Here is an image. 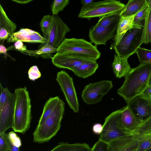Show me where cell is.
Here are the masks:
<instances>
[{"instance_id":"obj_1","label":"cell","mask_w":151,"mask_h":151,"mask_svg":"<svg viewBox=\"0 0 151 151\" xmlns=\"http://www.w3.org/2000/svg\"><path fill=\"white\" fill-rule=\"evenodd\" d=\"M151 73V64L143 63L131 68L125 76L122 86L118 90L117 94L127 103L140 95L148 86Z\"/></svg>"},{"instance_id":"obj_2","label":"cell","mask_w":151,"mask_h":151,"mask_svg":"<svg viewBox=\"0 0 151 151\" xmlns=\"http://www.w3.org/2000/svg\"><path fill=\"white\" fill-rule=\"evenodd\" d=\"M15 105L12 128L14 132L24 134L29 128L31 105L28 91L24 88L15 90Z\"/></svg>"},{"instance_id":"obj_3","label":"cell","mask_w":151,"mask_h":151,"mask_svg":"<svg viewBox=\"0 0 151 151\" xmlns=\"http://www.w3.org/2000/svg\"><path fill=\"white\" fill-rule=\"evenodd\" d=\"M65 111V103L61 99L51 114L41 125L37 126L33 133L34 142H47L55 136L60 130Z\"/></svg>"},{"instance_id":"obj_4","label":"cell","mask_w":151,"mask_h":151,"mask_svg":"<svg viewBox=\"0 0 151 151\" xmlns=\"http://www.w3.org/2000/svg\"><path fill=\"white\" fill-rule=\"evenodd\" d=\"M56 52L73 54L93 61H96L101 55L96 46L83 39L75 38H65Z\"/></svg>"},{"instance_id":"obj_5","label":"cell","mask_w":151,"mask_h":151,"mask_svg":"<svg viewBox=\"0 0 151 151\" xmlns=\"http://www.w3.org/2000/svg\"><path fill=\"white\" fill-rule=\"evenodd\" d=\"M125 5L120 1L106 0L93 2L88 5L83 6L78 17L88 20L92 18L101 17L113 14H120Z\"/></svg>"},{"instance_id":"obj_6","label":"cell","mask_w":151,"mask_h":151,"mask_svg":"<svg viewBox=\"0 0 151 151\" xmlns=\"http://www.w3.org/2000/svg\"><path fill=\"white\" fill-rule=\"evenodd\" d=\"M121 109L116 110L106 117L99 140L108 144L119 137L132 134L133 132L126 129L121 123Z\"/></svg>"},{"instance_id":"obj_7","label":"cell","mask_w":151,"mask_h":151,"mask_svg":"<svg viewBox=\"0 0 151 151\" xmlns=\"http://www.w3.org/2000/svg\"><path fill=\"white\" fill-rule=\"evenodd\" d=\"M143 28H134L129 30L117 44L112 43L111 48L119 57L128 58L136 53L137 49L141 45Z\"/></svg>"},{"instance_id":"obj_8","label":"cell","mask_w":151,"mask_h":151,"mask_svg":"<svg viewBox=\"0 0 151 151\" xmlns=\"http://www.w3.org/2000/svg\"><path fill=\"white\" fill-rule=\"evenodd\" d=\"M111 81L103 80L91 83L86 86L83 90L81 97L88 104H96L101 101L103 97L112 88Z\"/></svg>"},{"instance_id":"obj_9","label":"cell","mask_w":151,"mask_h":151,"mask_svg":"<svg viewBox=\"0 0 151 151\" xmlns=\"http://www.w3.org/2000/svg\"><path fill=\"white\" fill-rule=\"evenodd\" d=\"M56 80L70 107L74 112H78L79 104L73 78L65 71L62 70L57 73Z\"/></svg>"},{"instance_id":"obj_10","label":"cell","mask_w":151,"mask_h":151,"mask_svg":"<svg viewBox=\"0 0 151 151\" xmlns=\"http://www.w3.org/2000/svg\"><path fill=\"white\" fill-rule=\"evenodd\" d=\"M70 31L68 25L58 15H52L46 43L58 48L65 39L66 33Z\"/></svg>"},{"instance_id":"obj_11","label":"cell","mask_w":151,"mask_h":151,"mask_svg":"<svg viewBox=\"0 0 151 151\" xmlns=\"http://www.w3.org/2000/svg\"><path fill=\"white\" fill-rule=\"evenodd\" d=\"M119 21L108 27L95 24L91 28L88 35L91 42L93 43L96 46L101 45H106L107 41L116 37Z\"/></svg>"},{"instance_id":"obj_12","label":"cell","mask_w":151,"mask_h":151,"mask_svg":"<svg viewBox=\"0 0 151 151\" xmlns=\"http://www.w3.org/2000/svg\"><path fill=\"white\" fill-rule=\"evenodd\" d=\"M53 64L56 67L72 70L82 64L93 60L76 55L67 53H56L51 58Z\"/></svg>"},{"instance_id":"obj_13","label":"cell","mask_w":151,"mask_h":151,"mask_svg":"<svg viewBox=\"0 0 151 151\" xmlns=\"http://www.w3.org/2000/svg\"><path fill=\"white\" fill-rule=\"evenodd\" d=\"M15 99L14 93L10 92L6 102L0 107V134L5 133L7 130L12 127Z\"/></svg>"},{"instance_id":"obj_14","label":"cell","mask_w":151,"mask_h":151,"mask_svg":"<svg viewBox=\"0 0 151 151\" xmlns=\"http://www.w3.org/2000/svg\"><path fill=\"white\" fill-rule=\"evenodd\" d=\"M132 136L133 139L139 142L136 151H145L151 148V116L133 132Z\"/></svg>"},{"instance_id":"obj_15","label":"cell","mask_w":151,"mask_h":151,"mask_svg":"<svg viewBox=\"0 0 151 151\" xmlns=\"http://www.w3.org/2000/svg\"><path fill=\"white\" fill-rule=\"evenodd\" d=\"M127 106L134 115L142 121L151 116V102L141 95L127 103Z\"/></svg>"},{"instance_id":"obj_16","label":"cell","mask_w":151,"mask_h":151,"mask_svg":"<svg viewBox=\"0 0 151 151\" xmlns=\"http://www.w3.org/2000/svg\"><path fill=\"white\" fill-rule=\"evenodd\" d=\"M20 41L30 43H41L45 44L47 40L39 32L28 28H21L14 33L7 40L8 43Z\"/></svg>"},{"instance_id":"obj_17","label":"cell","mask_w":151,"mask_h":151,"mask_svg":"<svg viewBox=\"0 0 151 151\" xmlns=\"http://www.w3.org/2000/svg\"><path fill=\"white\" fill-rule=\"evenodd\" d=\"M17 24L8 17L0 4V42L8 39L15 32Z\"/></svg>"},{"instance_id":"obj_18","label":"cell","mask_w":151,"mask_h":151,"mask_svg":"<svg viewBox=\"0 0 151 151\" xmlns=\"http://www.w3.org/2000/svg\"><path fill=\"white\" fill-rule=\"evenodd\" d=\"M121 109L120 122L123 126L127 129L133 132L144 121L137 117L127 106Z\"/></svg>"},{"instance_id":"obj_19","label":"cell","mask_w":151,"mask_h":151,"mask_svg":"<svg viewBox=\"0 0 151 151\" xmlns=\"http://www.w3.org/2000/svg\"><path fill=\"white\" fill-rule=\"evenodd\" d=\"M128 58L121 57L116 54L114 55V58L112 66L116 76L121 78L125 76L131 68L129 64Z\"/></svg>"},{"instance_id":"obj_20","label":"cell","mask_w":151,"mask_h":151,"mask_svg":"<svg viewBox=\"0 0 151 151\" xmlns=\"http://www.w3.org/2000/svg\"><path fill=\"white\" fill-rule=\"evenodd\" d=\"M134 15L126 17H120L116 34L115 37L113 39L114 44H117L128 30L135 28L133 24Z\"/></svg>"},{"instance_id":"obj_21","label":"cell","mask_w":151,"mask_h":151,"mask_svg":"<svg viewBox=\"0 0 151 151\" xmlns=\"http://www.w3.org/2000/svg\"><path fill=\"white\" fill-rule=\"evenodd\" d=\"M98 67L96 61H90L82 64L72 71L78 77L85 78L93 74Z\"/></svg>"},{"instance_id":"obj_22","label":"cell","mask_w":151,"mask_h":151,"mask_svg":"<svg viewBox=\"0 0 151 151\" xmlns=\"http://www.w3.org/2000/svg\"><path fill=\"white\" fill-rule=\"evenodd\" d=\"M135 140L133 139L132 134L116 139L108 144V151H122Z\"/></svg>"},{"instance_id":"obj_23","label":"cell","mask_w":151,"mask_h":151,"mask_svg":"<svg viewBox=\"0 0 151 151\" xmlns=\"http://www.w3.org/2000/svg\"><path fill=\"white\" fill-rule=\"evenodd\" d=\"M91 148L86 143L70 144L60 142L50 151H91Z\"/></svg>"},{"instance_id":"obj_24","label":"cell","mask_w":151,"mask_h":151,"mask_svg":"<svg viewBox=\"0 0 151 151\" xmlns=\"http://www.w3.org/2000/svg\"><path fill=\"white\" fill-rule=\"evenodd\" d=\"M39 49L35 50H27L23 52L28 55L35 57L40 56L44 59H49L52 57V54L57 52V48L47 43L41 45Z\"/></svg>"},{"instance_id":"obj_25","label":"cell","mask_w":151,"mask_h":151,"mask_svg":"<svg viewBox=\"0 0 151 151\" xmlns=\"http://www.w3.org/2000/svg\"><path fill=\"white\" fill-rule=\"evenodd\" d=\"M146 2V0H129L119 14L120 16L126 17L135 14Z\"/></svg>"},{"instance_id":"obj_26","label":"cell","mask_w":151,"mask_h":151,"mask_svg":"<svg viewBox=\"0 0 151 151\" xmlns=\"http://www.w3.org/2000/svg\"><path fill=\"white\" fill-rule=\"evenodd\" d=\"M60 99L58 96L50 97L45 104L43 111L38 121L37 126L42 124L45 120L52 113Z\"/></svg>"},{"instance_id":"obj_27","label":"cell","mask_w":151,"mask_h":151,"mask_svg":"<svg viewBox=\"0 0 151 151\" xmlns=\"http://www.w3.org/2000/svg\"><path fill=\"white\" fill-rule=\"evenodd\" d=\"M151 42V9L148 5L143 28L141 41L143 43L148 44Z\"/></svg>"},{"instance_id":"obj_28","label":"cell","mask_w":151,"mask_h":151,"mask_svg":"<svg viewBox=\"0 0 151 151\" xmlns=\"http://www.w3.org/2000/svg\"><path fill=\"white\" fill-rule=\"evenodd\" d=\"M7 141L9 151H20L22 146L21 141L17 135L13 131L7 134Z\"/></svg>"},{"instance_id":"obj_29","label":"cell","mask_w":151,"mask_h":151,"mask_svg":"<svg viewBox=\"0 0 151 151\" xmlns=\"http://www.w3.org/2000/svg\"><path fill=\"white\" fill-rule=\"evenodd\" d=\"M148 6V5L146 1L143 6L135 14L133 24L135 28H142L143 27V23H144L143 21H145Z\"/></svg>"},{"instance_id":"obj_30","label":"cell","mask_w":151,"mask_h":151,"mask_svg":"<svg viewBox=\"0 0 151 151\" xmlns=\"http://www.w3.org/2000/svg\"><path fill=\"white\" fill-rule=\"evenodd\" d=\"M120 18L119 14H113L105 15L100 17L96 24L103 27L109 26L119 20Z\"/></svg>"},{"instance_id":"obj_31","label":"cell","mask_w":151,"mask_h":151,"mask_svg":"<svg viewBox=\"0 0 151 151\" xmlns=\"http://www.w3.org/2000/svg\"><path fill=\"white\" fill-rule=\"evenodd\" d=\"M140 63L151 64V50L139 47L136 52Z\"/></svg>"},{"instance_id":"obj_32","label":"cell","mask_w":151,"mask_h":151,"mask_svg":"<svg viewBox=\"0 0 151 151\" xmlns=\"http://www.w3.org/2000/svg\"><path fill=\"white\" fill-rule=\"evenodd\" d=\"M69 3V0H54L51 6L52 15H58V13L63 11Z\"/></svg>"},{"instance_id":"obj_33","label":"cell","mask_w":151,"mask_h":151,"mask_svg":"<svg viewBox=\"0 0 151 151\" xmlns=\"http://www.w3.org/2000/svg\"><path fill=\"white\" fill-rule=\"evenodd\" d=\"M51 21V16L50 14L47 15L43 17L40 23L41 30L43 33V37L46 39L48 33Z\"/></svg>"},{"instance_id":"obj_34","label":"cell","mask_w":151,"mask_h":151,"mask_svg":"<svg viewBox=\"0 0 151 151\" xmlns=\"http://www.w3.org/2000/svg\"><path fill=\"white\" fill-rule=\"evenodd\" d=\"M28 74L29 78L32 81H34L40 78L41 75L40 72L36 65H33L28 70Z\"/></svg>"},{"instance_id":"obj_35","label":"cell","mask_w":151,"mask_h":151,"mask_svg":"<svg viewBox=\"0 0 151 151\" xmlns=\"http://www.w3.org/2000/svg\"><path fill=\"white\" fill-rule=\"evenodd\" d=\"M1 94L0 97V107H2L6 102L10 91L7 88H4L0 83Z\"/></svg>"},{"instance_id":"obj_36","label":"cell","mask_w":151,"mask_h":151,"mask_svg":"<svg viewBox=\"0 0 151 151\" xmlns=\"http://www.w3.org/2000/svg\"><path fill=\"white\" fill-rule=\"evenodd\" d=\"M91 151H108V144L99 140L91 148Z\"/></svg>"},{"instance_id":"obj_37","label":"cell","mask_w":151,"mask_h":151,"mask_svg":"<svg viewBox=\"0 0 151 151\" xmlns=\"http://www.w3.org/2000/svg\"><path fill=\"white\" fill-rule=\"evenodd\" d=\"M5 133L0 134V151H9Z\"/></svg>"},{"instance_id":"obj_38","label":"cell","mask_w":151,"mask_h":151,"mask_svg":"<svg viewBox=\"0 0 151 151\" xmlns=\"http://www.w3.org/2000/svg\"><path fill=\"white\" fill-rule=\"evenodd\" d=\"M12 49H14L22 52L27 50L26 46L24 45L22 42L20 41L15 42L13 46L7 48V50Z\"/></svg>"},{"instance_id":"obj_39","label":"cell","mask_w":151,"mask_h":151,"mask_svg":"<svg viewBox=\"0 0 151 151\" xmlns=\"http://www.w3.org/2000/svg\"><path fill=\"white\" fill-rule=\"evenodd\" d=\"M141 95L151 102V86H148Z\"/></svg>"},{"instance_id":"obj_40","label":"cell","mask_w":151,"mask_h":151,"mask_svg":"<svg viewBox=\"0 0 151 151\" xmlns=\"http://www.w3.org/2000/svg\"><path fill=\"white\" fill-rule=\"evenodd\" d=\"M139 144V142L135 140L131 145L122 151H136Z\"/></svg>"},{"instance_id":"obj_41","label":"cell","mask_w":151,"mask_h":151,"mask_svg":"<svg viewBox=\"0 0 151 151\" xmlns=\"http://www.w3.org/2000/svg\"><path fill=\"white\" fill-rule=\"evenodd\" d=\"M103 130V125L99 123L94 124L92 127V130L94 133L96 134H100Z\"/></svg>"},{"instance_id":"obj_42","label":"cell","mask_w":151,"mask_h":151,"mask_svg":"<svg viewBox=\"0 0 151 151\" xmlns=\"http://www.w3.org/2000/svg\"><path fill=\"white\" fill-rule=\"evenodd\" d=\"M7 48H6L5 47H4L2 45H1L0 46V52L1 54H3L5 56L7 55Z\"/></svg>"},{"instance_id":"obj_43","label":"cell","mask_w":151,"mask_h":151,"mask_svg":"<svg viewBox=\"0 0 151 151\" xmlns=\"http://www.w3.org/2000/svg\"><path fill=\"white\" fill-rule=\"evenodd\" d=\"M12 1L20 4H26L30 2L32 0H12Z\"/></svg>"},{"instance_id":"obj_44","label":"cell","mask_w":151,"mask_h":151,"mask_svg":"<svg viewBox=\"0 0 151 151\" xmlns=\"http://www.w3.org/2000/svg\"><path fill=\"white\" fill-rule=\"evenodd\" d=\"M94 1V0H81V3L83 6H85L90 4Z\"/></svg>"},{"instance_id":"obj_45","label":"cell","mask_w":151,"mask_h":151,"mask_svg":"<svg viewBox=\"0 0 151 151\" xmlns=\"http://www.w3.org/2000/svg\"><path fill=\"white\" fill-rule=\"evenodd\" d=\"M146 1L150 8L151 9V0H146Z\"/></svg>"},{"instance_id":"obj_46","label":"cell","mask_w":151,"mask_h":151,"mask_svg":"<svg viewBox=\"0 0 151 151\" xmlns=\"http://www.w3.org/2000/svg\"><path fill=\"white\" fill-rule=\"evenodd\" d=\"M148 86H151V73L150 77V78L149 81Z\"/></svg>"},{"instance_id":"obj_47","label":"cell","mask_w":151,"mask_h":151,"mask_svg":"<svg viewBox=\"0 0 151 151\" xmlns=\"http://www.w3.org/2000/svg\"><path fill=\"white\" fill-rule=\"evenodd\" d=\"M145 151H151V148H150V149L146 150H145Z\"/></svg>"},{"instance_id":"obj_48","label":"cell","mask_w":151,"mask_h":151,"mask_svg":"<svg viewBox=\"0 0 151 151\" xmlns=\"http://www.w3.org/2000/svg\"><path fill=\"white\" fill-rule=\"evenodd\" d=\"M150 43H151V42H150Z\"/></svg>"}]
</instances>
